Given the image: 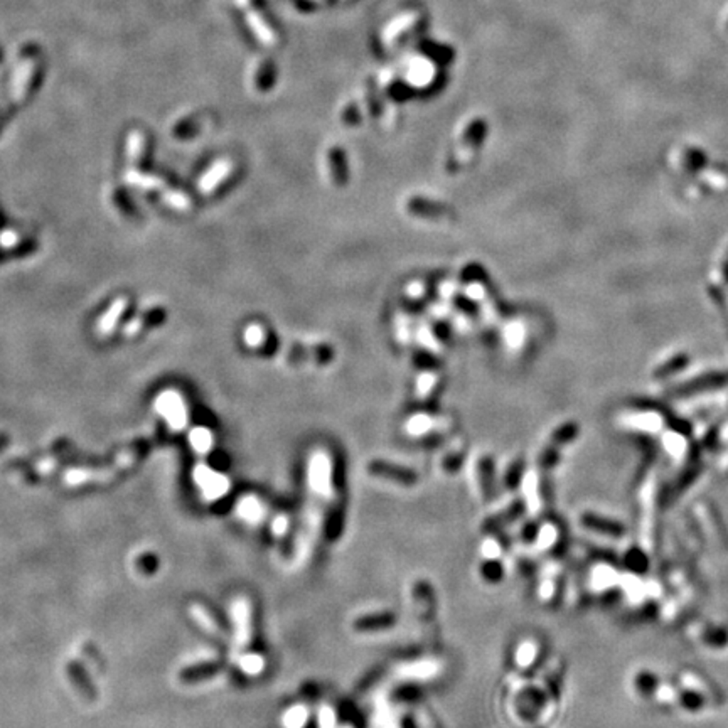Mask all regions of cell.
I'll return each mask as SVG.
<instances>
[{"label": "cell", "instance_id": "obj_23", "mask_svg": "<svg viewBox=\"0 0 728 728\" xmlns=\"http://www.w3.org/2000/svg\"><path fill=\"white\" fill-rule=\"evenodd\" d=\"M0 245L2 246H14L17 245V234H15L14 231H3L2 234H0Z\"/></svg>", "mask_w": 728, "mask_h": 728}, {"label": "cell", "instance_id": "obj_20", "mask_svg": "<svg viewBox=\"0 0 728 728\" xmlns=\"http://www.w3.org/2000/svg\"><path fill=\"white\" fill-rule=\"evenodd\" d=\"M241 669L248 674H258L263 669V657L258 654H248L241 659Z\"/></svg>", "mask_w": 728, "mask_h": 728}, {"label": "cell", "instance_id": "obj_2", "mask_svg": "<svg viewBox=\"0 0 728 728\" xmlns=\"http://www.w3.org/2000/svg\"><path fill=\"white\" fill-rule=\"evenodd\" d=\"M403 206H405L406 213L410 216L423 221H431V223H445V221L454 217V211H452L450 206L422 194L410 196Z\"/></svg>", "mask_w": 728, "mask_h": 728}, {"label": "cell", "instance_id": "obj_15", "mask_svg": "<svg viewBox=\"0 0 728 728\" xmlns=\"http://www.w3.org/2000/svg\"><path fill=\"white\" fill-rule=\"evenodd\" d=\"M143 152V135L141 131H131L129 137V145H127V157H129V167H137L141 162Z\"/></svg>", "mask_w": 728, "mask_h": 728}, {"label": "cell", "instance_id": "obj_12", "mask_svg": "<svg viewBox=\"0 0 728 728\" xmlns=\"http://www.w3.org/2000/svg\"><path fill=\"white\" fill-rule=\"evenodd\" d=\"M238 514L248 523H258L263 516V506L258 497H243L238 504Z\"/></svg>", "mask_w": 728, "mask_h": 728}, {"label": "cell", "instance_id": "obj_8", "mask_svg": "<svg viewBox=\"0 0 728 728\" xmlns=\"http://www.w3.org/2000/svg\"><path fill=\"white\" fill-rule=\"evenodd\" d=\"M127 304H129V300H127L125 297H118L117 300H115L112 306L108 307V311H106L105 314L101 315V319L98 320V326H97L98 334L100 336L112 334L115 326H117L118 319H120L123 315V312H125Z\"/></svg>", "mask_w": 728, "mask_h": 728}, {"label": "cell", "instance_id": "obj_13", "mask_svg": "<svg viewBox=\"0 0 728 728\" xmlns=\"http://www.w3.org/2000/svg\"><path fill=\"white\" fill-rule=\"evenodd\" d=\"M243 339H245V344L248 345V348L260 351L262 348H265L266 341H269V331L260 326V324H252V326L245 329Z\"/></svg>", "mask_w": 728, "mask_h": 728}, {"label": "cell", "instance_id": "obj_18", "mask_svg": "<svg viewBox=\"0 0 728 728\" xmlns=\"http://www.w3.org/2000/svg\"><path fill=\"white\" fill-rule=\"evenodd\" d=\"M211 434L206 429H194L191 431V443L197 452H206L211 447Z\"/></svg>", "mask_w": 728, "mask_h": 728}, {"label": "cell", "instance_id": "obj_11", "mask_svg": "<svg viewBox=\"0 0 728 728\" xmlns=\"http://www.w3.org/2000/svg\"><path fill=\"white\" fill-rule=\"evenodd\" d=\"M233 611L238 626V639L246 643L250 639V604L246 600H238Z\"/></svg>", "mask_w": 728, "mask_h": 728}, {"label": "cell", "instance_id": "obj_10", "mask_svg": "<svg viewBox=\"0 0 728 728\" xmlns=\"http://www.w3.org/2000/svg\"><path fill=\"white\" fill-rule=\"evenodd\" d=\"M125 179L131 186L145 189V191H164L166 189V183L162 179L157 178V176L143 174L137 167L127 169Z\"/></svg>", "mask_w": 728, "mask_h": 728}, {"label": "cell", "instance_id": "obj_6", "mask_svg": "<svg viewBox=\"0 0 728 728\" xmlns=\"http://www.w3.org/2000/svg\"><path fill=\"white\" fill-rule=\"evenodd\" d=\"M326 171L327 178L336 187H343L349 180L348 160L341 147H332L326 155Z\"/></svg>", "mask_w": 728, "mask_h": 728}, {"label": "cell", "instance_id": "obj_22", "mask_svg": "<svg viewBox=\"0 0 728 728\" xmlns=\"http://www.w3.org/2000/svg\"><path fill=\"white\" fill-rule=\"evenodd\" d=\"M435 376L434 374H425V376H422L420 380H418V385H417V392L420 394H430L435 392Z\"/></svg>", "mask_w": 728, "mask_h": 728}, {"label": "cell", "instance_id": "obj_7", "mask_svg": "<svg viewBox=\"0 0 728 728\" xmlns=\"http://www.w3.org/2000/svg\"><path fill=\"white\" fill-rule=\"evenodd\" d=\"M231 174V162L229 160H217L208 169V172L199 179L197 189H199L201 194H211L220 187L221 183H224L226 179Z\"/></svg>", "mask_w": 728, "mask_h": 728}, {"label": "cell", "instance_id": "obj_25", "mask_svg": "<svg viewBox=\"0 0 728 728\" xmlns=\"http://www.w3.org/2000/svg\"><path fill=\"white\" fill-rule=\"evenodd\" d=\"M6 443H7V435L0 434V448H2L3 445H6Z\"/></svg>", "mask_w": 728, "mask_h": 728}, {"label": "cell", "instance_id": "obj_4", "mask_svg": "<svg viewBox=\"0 0 728 728\" xmlns=\"http://www.w3.org/2000/svg\"><path fill=\"white\" fill-rule=\"evenodd\" d=\"M159 413L166 417L172 429H183L186 425V406L183 398L176 392L162 393L155 401Z\"/></svg>", "mask_w": 728, "mask_h": 728}, {"label": "cell", "instance_id": "obj_21", "mask_svg": "<svg viewBox=\"0 0 728 728\" xmlns=\"http://www.w3.org/2000/svg\"><path fill=\"white\" fill-rule=\"evenodd\" d=\"M307 718V711L302 708V706H294V708L289 710L285 713V723L289 727H300L302 725L304 722H306Z\"/></svg>", "mask_w": 728, "mask_h": 728}, {"label": "cell", "instance_id": "obj_24", "mask_svg": "<svg viewBox=\"0 0 728 728\" xmlns=\"http://www.w3.org/2000/svg\"><path fill=\"white\" fill-rule=\"evenodd\" d=\"M287 526H289V523H287V518H277L273 523V531L275 533H285L287 531Z\"/></svg>", "mask_w": 728, "mask_h": 728}, {"label": "cell", "instance_id": "obj_1", "mask_svg": "<svg viewBox=\"0 0 728 728\" xmlns=\"http://www.w3.org/2000/svg\"><path fill=\"white\" fill-rule=\"evenodd\" d=\"M334 357V351L327 343L312 341V343H292L285 351V361L289 364H315L326 366Z\"/></svg>", "mask_w": 728, "mask_h": 728}, {"label": "cell", "instance_id": "obj_9", "mask_svg": "<svg viewBox=\"0 0 728 728\" xmlns=\"http://www.w3.org/2000/svg\"><path fill=\"white\" fill-rule=\"evenodd\" d=\"M196 479L201 484V487L204 489L208 497H217L226 491V480L213 471H209L208 467H197Z\"/></svg>", "mask_w": 728, "mask_h": 728}, {"label": "cell", "instance_id": "obj_17", "mask_svg": "<svg viewBox=\"0 0 728 728\" xmlns=\"http://www.w3.org/2000/svg\"><path fill=\"white\" fill-rule=\"evenodd\" d=\"M585 523L588 524V528L599 529V531H606L608 534L622 533V528H620L619 524L611 523V521H606V520H602V518H597V516L585 518Z\"/></svg>", "mask_w": 728, "mask_h": 728}, {"label": "cell", "instance_id": "obj_19", "mask_svg": "<svg viewBox=\"0 0 728 728\" xmlns=\"http://www.w3.org/2000/svg\"><path fill=\"white\" fill-rule=\"evenodd\" d=\"M431 427H434V420L430 417H425V415H418V417H413L408 422V431L413 435L429 434Z\"/></svg>", "mask_w": 728, "mask_h": 728}, {"label": "cell", "instance_id": "obj_16", "mask_svg": "<svg viewBox=\"0 0 728 728\" xmlns=\"http://www.w3.org/2000/svg\"><path fill=\"white\" fill-rule=\"evenodd\" d=\"M164 201L171 206V208L178 209V211H187L189 208H191V199H189L187 196H184L183 192L179 191H167V189H164Z\"/></svg>", "mask_w": 728, "mask_h": 728}, {"label": "cell", "instance_id": "obj_5", "mask_svg": "<svg viewBox=\"0 0 728 728\" xmlns=\"http://www.w3.org/2000/svg\"><path fill=\"white\" fill-rule=\"evenodd\" d=\"M368 472L380 479L392 480V483L411 485L417 483V474L411 469L397 466V464L385 462V460H373L368 464Z\"/></svg>", "mask_w": 728, "mask_h": 728}, {"label": "cell", "instance_id": "obj_14", "mask_svg": "<svg viewBox=\"0 0 728 728\" xmlns=\"http://www.w3.org/2000/svg\"><path fill=\"white\" fill-rule=\"evenodd\" d=\"M215 673H217L216 664H197L192 666V668L184 669V671L180 673V680L186 683H196L213 676Z\"/></svg>", "mask_w": 728, "mask_h": 728}, {"label": "cell", "instance_id": "obj_3", "mask_svg": "<svg viewBox=\"0 0 728 728\" xmlns=\"http://www.w3.org/2000/svg\"><path fill=\"white\" fill-rule=\"evenodd\" d=\"M308 487L314 494L329 496L332 491V460L331 455L324 450L312 454L308 460Z\"/></svg>", "mask_w": 728, "mask_h": 728}]
</instances>
